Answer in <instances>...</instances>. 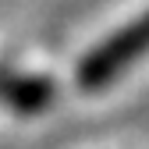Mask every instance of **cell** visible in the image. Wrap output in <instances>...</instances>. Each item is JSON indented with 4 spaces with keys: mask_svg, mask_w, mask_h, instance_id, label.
<instances>
[{
    "mask_svg": "<svg viewBox=\"0 0 149 149\" xmlns=\"http://www.w3.org/2000/svg\"><path fill=\"white\" fill-rule=\"evenodd\" d=\"M11 74H14V71H11L7 64H0V100H4V89H7V82H11Z\"/></svg>",
    "mask_w": 149,
    "mask_h": 149,
    "instance_id": "obj_3",
    "label": "cell"
},
{
    "mask_svg": "<svg viewBox=\"0 0 149 149\" xmlns=\"http://www.w3.org/2000/svg\"><path fill=\"white\" fill-rule=\"evenodd\" d=\"M146 53H149V11L139 14L135 22H128L124 29H117L100 46H92L82 57L74 78H78L82 89H103V85L114 82L124 68H132L135 61H142Z\"/></svg>",
    "mask_w": 149,
    "mask_h": 149,
    "instance_id": "obj_1",
    "label": "cell"
},
{
    "mask_svg": "<svg viewBox=\"0 0 149 149\" xmlns=\"http://www.w3.org/2000/svg\"><path fill=\"white\" fill-rule=\"evenodd\" d=\"M53 82L43 78V74H11V82L4 89V103L11 114H22V117H32V114H43L53 100Z\"/></svg>",
    "mask_w": 149,
    "mask_h": 149,
    "instance_id": "obj_2",
    "label": "cell"
}]
</instances>
